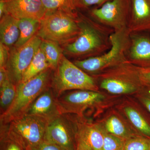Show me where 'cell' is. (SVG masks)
Masks as SVG:
<instances>
[{
	"mask_svg": "<svg viewBox=\"0 0 150 150\" xmlns=\"http://www.w3.org/2000/svg\"><path fill=\"white\" fill-rule=\"evenodd\" d=\"M80 32L73 42L67 45L68 53L77 57L86 56V59L100 56L111 47L110 35L113 30L78 15Z\"/></svg>",
	"mask_w": 150,
	"mask_h": 150,
	"instance_id": "cell-1",
	"label": "cell"
},
{
	"mask_svg": "<svg viewBox=\"0 0 150 150\" xmlns=\"http://www.w3.org/2000/svg\"><path fill=\"white\" fill-rule=\"evenodd\" d=\"M92 76L99 89L114 95L136 94L145 87L139 67L128 60Z\"/></svg>",
	"mask_w": 150,
	"mask_h": 150,
	"instance_id": "cell-2",
	"label": "cell"
},
{
	"mask_svg": "<svg viewBox=\"0 0 150 150\" xmlns=\"http://www.w3.org/2000/svg\"><path fill=\"white\" fill-rule=\"evenodd\" d=\"M52 70L49 68L34 77L24 82L20 83L16 86V96L9 108L1 114V124H8L25 115L38 97L51 87Z\"/></svg>",
	"mask_w": 150,
	"mask_h": 150,
	"instance_id": "cell-3",
	"label": "cell"
},
{
	"mask_svg": "<svg viewBox=\"0 0 150 150\" xmlns=\"http://www.w3.org/2000/svg\"><path fill=\"white\" fill-rule=\"evenodd\" d=\"M130 34L128 28L114 31L110 35L111 47L108 51L100 56L76 60L74 64L87 74L93 76L128 61L126 54Z\"/></svg>",
	"mask_w": 150,
	"mask_h": 150,
	"instance_id": "cell-4",
	"label": "cell"
},
{
	"mask_svg": "<svg viewBox=\"0 0 150 150\" xmlns=\"http://www.w3.org/2000/svg\"><path fill=\"white\" fill-rule=\"evenodd\" d=\"M52 78L51 87L57 97L71 90L99 91L94 78L62 55Z\"/></svg>",
	"mask_w": 150,
	"mask_h": 150,
	"instance_id": "cell-5",
	"label": "cell"
},
{
	"mask_svg": "<svg viewBox=\"0 0 150 150\" xmlns=\"http://www.w3.org/2000/svg\"><path fill=\"white\" fill-rule=\"evenodd\" d=\"M108 96L102 92L79 90L64 93L57 98L60 114H73L85 117L86 110L92 109L100 112L110 104Z\"/></svg>",
	"mask_w": 150,
	"mask_h": 150,
	"instance_id": "cell-6",
	"label": "cell"
},
{
	"mask_svg": "<svg viewBox=\"0 0 150 150\" xmlns=\"http://www.w3.org/2000/svg\"><path fill=\"white\" fill-rule=\"evenodd\" d=\"M78 17L61 11L46 13L40 21L36 35L42 40L59 43H71L80 32Z\"/></svg>",
	"mask_w": 150,
	"mask_h": 150,
	"instance_id": "cell-7",
	"label": "cell"
},
{
	"mask_svg": "<svg viewBox=\"0 0 150 150\" xmlns=\"http://www.w3.org/2000/svg\"><path fill=\"white\" fill-rule=\"evenodd\" d=\"M48 122L38 116L25 115L8 124H0L4 126L8 137L25 150L44 141Z\"/></svg>",
	"mask_w": 150,
	"mask_h": 150,
	"instance_id": "cell-8",
	"label": "cell"
},
{
	"mask_svg": "<svg viewBox=\"0 0 150 150\" xmlns=\"http://www.w3.org/2000/svg\"><path fill=\"white\" fill-rule=\"evenodd\" d=\"M42 39L37 35L23 45L13 46L9 54L5 68L9 79L17 86L21 82L25 72L40 48Z\"/></svg>",
	"mask_w": 150,
	"mask_h": 150,
	"instance_id": "cell-9",
	"label": "cell"
},
{
	"mask_svg": "<svg viewBox=\"0 0 150 150\" xmlns=\"http://www.w3.org/2000/svg\"><path fill=\"white\" fill-rule=\"evenodd\" d=\"M130 0H110L92 10L97 22L114 31L127 28L130 13Z\"/></svg>",
	"mask_w": 150,
	"mask_h": 150,
	"instance_id": "cell-10",
	"label": "cell"
},
{
	"mask_svg": "<svg viewBox=\"0 0 150 150\" xmlns=\"http://www.w3.org/2000/svg\"><path fill=\"white\" fill-rule=\"evenodd\" d=\"M44 140L65 150H76V131L72 114H59L49 121Z\"/></svg>",
	"mask_w": 150,
	"mask_h": 150,
	"instance_id": "cell-11",
	"label": "cell"
},
{
	"mask_svg": "<svg viewBox=\"0 0 150 150\" xmlns=\"http://www.w3.org/2000/svg\"><path fill=\"white\" fill-rule=\"evenodd\" d=\"M72 115L76 131V150H102L105 131L100 123Z\"/></svg>",
	"mask_w": 150,
	"mask_h": 150,
	"instance_id": "cell-12",
	"label": "cell"
},
{
	"mask_svg": "<svg viewBox=\"0 0 150 150\" xmlns=\"http://www.w3.org/2000/svg\"><path fill=\"white\" fill-rule=\"evenodd\" d=\"M4 14L15 18H32L40 21L46 14V9L41 0H1Z\"/></svg>",
	"mask_w": 150,
	"mask_h": 150,
	"instance_id": "cell-13",
	"label": "cell"
},
{
	"mask_svg": "<svg viewBox=\"0 0 150 150\" xmlns=\"http://www.w3.org/2000/svg\"><path fill=\"white\" fill-rule=\"evenodd\" d=\"M115 108L142 136L150 138V118L138 103L133 100H123Z\"/></svg>",
	"mask_w": 150,
	"mask_h": 150,
	"instance_id": "cell-14",
	"label": "cell"
},
{
	"mask_svg": "<svg viewBox=\"0 0 150 150\" xmlns=\"http://www.w3.org/2000/svg\"><path fill=\"white\" fill-rule=\"evenodd\" d=\"M127 60L140 68L150 67V37L141 33H131L126 54Z\"/></svg>",
	"mask_w": 150,
	"mask_h": 150,
	"instance_id": "cell-15",
	"label": "cell"
},
{
	"mask_svg": "<svg viewBox=\"0 0 150 150\" xmlns=\"http://www.w3.org/2000/svg\"><path fill=\"white\" fill-rule=\"evenodd\" d=\"M98 122L107 133L124 140L142 135L116 108L108 112L102 120Z\"/></svg>",
	"mask_w": 150,
	"mask_h": 150,
	"instance_id": "cell-16",
	"label": "cell"
},
{
	"mask_svg": "<svg viewBox=\"0 0 150 150\" xmlns=\"http://www.w3.org/2000/svg\"><path fill=\"white\" fill-rule=\"evenodd\" d=\"M57 98L51 87L48 88L38 97L25 115L38 116L49 122L60 114Z\"/></svg>",
	"mask_w": 150,
	"mask_h": 150,
	"instance_id": "cell-17",
	"label": "cell"
},
{
	"mask_svg": "<svg viewBox=\"0 0 150 150\" xmlns=\"http://www.w3.org/2000/svg\"><path fill=\"white\" fill-rule=\"evenodd\" d=\"M128 30L130 33L150 30V0H130Z\"/></svg>",
	"mask_w": 150,
	"mask_h": 150,
	"instance_id": "cell-18",
	"label": "cell"
},
{
	"mask_svg": "<svg viewBox=\"0 0 150 150\" xmlns=\"http://www.w3.org/2000/svg\"><path fill=\"white\" fill-rule=\"evenodd\" d=\"M20 34L18 19L4 14L0 21L1 43L8 47L14 46L18 40Z\"/></svg>",
	"mask_w": 150,
	"mask_h": 150,
	"instance_id": "cell-19",
	"label": "cell"
},
{
	"mask_svg": "<svg viewBox=\"0 0 150 150\" xmlns=\"http://www.w3.org/2000/svg\"><path fill=\"white\" fill-rule=\"evenodd\" d=\"M40 25V21L32 18L18 19L19 38L14 46H20L30 40L37 33Z\"/></svg>",
	"mask_w": 150,
	"mask_h": 150,
	"instance_id": "cell-20",
	"label": "cell"
},
{
	"mask_svg": "<svg viewBox=\"0 0 150 150\" xmlns=\"http://www.w3.org/2000/svg\"><path fill=\"white\" fill-rule=\"evenodd\" d=\"M49 68V65L45 54L40 47L23 74L21 82L28 80Z\"/></svg>",
	"mask_w": 150,
	"mask_h": 150,
	"instance_id": "cell-21",
	"label": "cell"
},
{
	"mask_svg": "<svg viewBox=\"0 0 150 150\" xmlns=\"http://www.w3.org/2000/svg\"><path fill=\"white\" fill-rule=\"evenodd\" d=\"M46 13L61 11L77 18L79 13L75 0H41Z\"/></svg>",
	"mask_w": 150,
	"mask_h": 150,
	"instance_id": "cell-22",
	"label": "cell"
},
{
	"mask_svg": "<svg viewBox=\"0 0 150 150\" xmlns=\"http://www.w3.org/2000/svg\"><path fill=\"white\" fill-rule=\"evenodd\" d=\"M40 48L45 54L50 69L56 70L62 55L59 43L51 40H42Z\"/></svg>",
	"mask_w": 150,
	"mask_h": 150,
	"instance_id": "cell-23",
	"label": "cell"
},
{
	"mask_svg": "<svg viewBox=\"0 0 150 150\" xmlns=\"http://www.w3.org/2000/svg\"><path fill=\"white\" fill-rule=\"evenodd\" d=\"M16 93V86L9 79L0 85L1 114L9 108L14 100Z\"/></svg>",
	"mask_w": 150,
	"mask_h": 150,
	"instance_id": "cell-24",
	"label": "cell"
},
{
	"mask_svg": "<svg viewBox=\"0 0 150 150\" xmlns=\"http://www.w3.org/2000/svg\"><path fill=\"white\" fill-rule=\"evenodd\" d=\"M123 150H150V138L139 135L126 140Z\"/></svg>",
	"mask_w": 150,
	"mask_h": 150,
	"instance_id": "cell-25",
	"label": "cell"
},
{
	"mask_svg": "<svg viewBox=\"0 0 150 150\" xmlns=\"http://www.w3.org/2000/svg\"><path fill=\"white\" fill-rule=\"evenodd\" d=\"M125 141L105 131L102 150H123Z\"/></svg>",
	"mask_w": 150,
	"mask_h": 150,
	"instance_id": "cell-26",
	"label": "cell"
},
{
	"mask_svg": "<svg viewBox=\"0 0 150 150\" xmlns=\"http://www.w3.org/2000/svg\"><path fill=\"white\" fill-rule=\"evenodd\" d=\"M0 143L1 150H25L8 137L2 125H1L0 129Z\"/></svg>",
	"mask_w": 150,
	"mask_h": 150,
	"instance_id": "cell-27",
	"label": "cell"
},
{
	"mask_svg": "<svg viewBox=\"0 0 150 150\" xmlns=\"http://www.w3.org/2000/svg\"><path fill=\"white\" fill-rule=\"evenodd\" d=\"M137 100L150 113V86H145L135 94Z\"/></svg>",
	"mask_w": 150,
	"mask_h": 150,
	"instance_id": "cell-28",
	"label": "cell"
},
{
	"mask_svg": "<svg viewBox=\"0 0 150 150\" xmlns=\"http://www.w3.org/2000/svg\"><path fill=\"white\" fill-rule=\"evenodd\" d=\"M110 0H75L77 8H85L92 6H101Z\"/></svg>",
	"mask_w": 150,
	"mask_h": 150,
	"instance_id": "cell-29",
	"label": "cell"
},
{
	"mask_svg": "<svg viewBox=\"0 0 150 150\" xmlns=\"http://www.w3.org/2000/svg\"><path fill=\"white\" fill-rule=\"evenodd\" d=\"M31 150H65L59 146L44 140L36 146L31 148Z\"/></svg>",
	"mask_w": 150,
	"mask_h": 150,
	"instance_id": "cell-30",
	"label": "cell"
},
{
	"mask_svg": "<svg viewBox=\"0 0 150 150\" xmlns=\"http://www.w3.org/2000/svg\"><path fill=\"white\" fill-rule=\"evenodd\" d=\"M9 47L0 43V67H5L9 54Z\"/></svg>",
	"mask_w": 150,
	"mask_h": 150,
	"instance_id": "cell-31",
	"label": "cell"
},
{
	"mask_svg": "<svg viewBox=\"0 0 150 150\" xmlns=\"http://www.w3.org/2000/svg\"><path fill=\"white\" fill-rule=\"evenodd\" d=\"M139 69L140 77L143 85L145 86H150V67L146 68L139 67Z\"/></svg>",
	"mask_w": 150,
	"mask_h": 150,
	"instance_id": "cell-32",
	"label": "cell"
},
{
	"mask_svg": "<svg viewBox=\"0 0 150 150\" xmlns=\"http://www.w3.org/2000/svg\"><path fill=\"white\" fill-rule=\"evenodd\" d=\"M9 79L7 72L5 67H0V85Z\"/></svg>",
	"mask_w": 150,
	"mask_h": 150,
	"instance_id": "cell-33",
	"label": "cell"
},
{
	"mask_svg": "<svg viewBox=\"0 0 150 150\" xmlns=\"http://www.w3.org/2000/svg\"><path fill=\"white\" fill-rule=\"evenodd\" d=\"M25 150H31V148H30V147L28 146L26 149H25Z\"/></svg>",
	"mask_w": 150,
	"mask_h": 150,
	"instance_id": "cell-34",
	"label": "cell"
}]
</instances>
